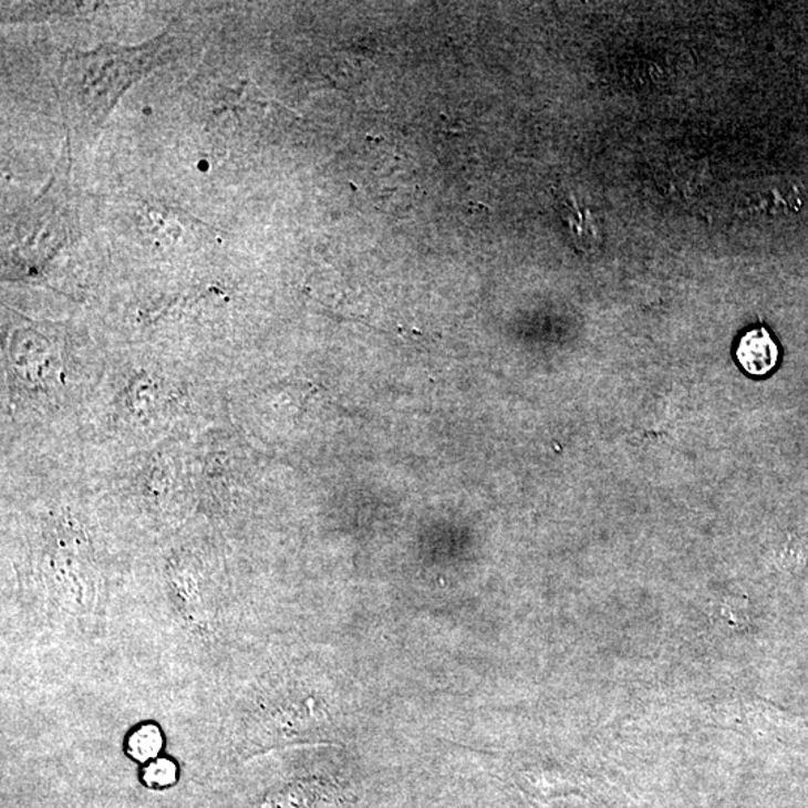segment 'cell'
Instances as JSON below:
<instances>
[{"instance_id":"7a4b0ae2","label":"cell","mask_w":808,"mask_h":808,"mask_svg":"<svg viewBox=\"0 0 808 808\" xmlns=\"http://www.w3.org/2000/svg\"><path fill=\"white\" fill-rule=\"evenodd\" d=\"M162 738L159 731L153 726H144L135 731L130 739V752L135 759L148 760L155 758L160 750Z\"/></svg>"},{"instance_id":"6da1fadb","label":"cell","mask_w":808,"mask_h":808,"mask_svg":"<svg viewBox=\"0 0 808 808\" xmlns=\"http://www.w3.org/2000/svg\"><path fill=\"white\" fill-rule=\"evenodd\" d=\"M735 355L744 372L752 376H765L777 365L778 346L769 331L759 327L743 335Z\"/></svg>"},{"instance_id":"3957f363","label":"cell","mask_w":808,"mask_h":808,"mask_svg":"<svg viewBox=\"0 0 808 808\" xmlns=\"http://www.w3.org/2000/svg\"><path fill=\"white\" fill-rule=\"evenodd\" d=\"M144 778L153 788H165L176 780V765L165 759L156 760L146 769Z\"/></svg>"}]
</instances>
